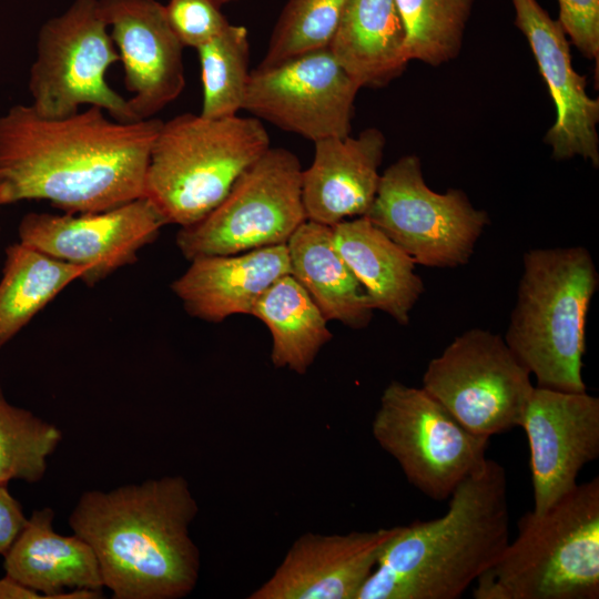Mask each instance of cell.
I'll list each match as a JSON object with an SVG mask.
<instances>
[{
  "label": "cell",
  "instance_id": "836d02e7",
  "mask_svg": "<svg viewBox=\"0 0 599 599\" xmlns=\"http://www.w3.org/2000/svg\"><path fill=\"white\" fill-rule=\"evenodd\" d=\"M231 1H235V0H215V2L220 6L224 4V3H227V2H231Z\"/></svg>",
  "mask_w": 599,
  "mask_h": 599
},
{
  "label": "cell",
  "instance_id": "30bf717a",
  "mask_svg": "<svg viewBox=\"0 0 599 599\" xmlns=\"http://www.w3.org/2000/svg\"><path fill=\"white\" fill-rule=\"evenodd\" d=\"M367 217L416 264L457 267L468 263L489 223L463 190H432L424 180L420 159L404 155L382 174Z\"/></svg>",
  "mask_w": 599,
  "mask_h": 599
},
{
  "label": "cell",
  "instance_id": "7c38bea8",
  "mask_svg": "<svg viewBox=\"0 0 599 599\" xmlns=\"http://www.w3.org/2000/svg\"><path fill=\"white\" fill-rule=\"evenodd\" d=\"M361 88L328 47L251 71L243 110L307 140L351 134Z\"/></svg>",
  "mask_w": 599,
  "mask_h": 599
},
{
  "label": "cell",
  "instance_id": "d6a6232c",
  "mask_svg": "<svg viewBox=\"0 0 599 599\" xmlns=\"http://www.w3.org/2000/svg\"><path fill=\"white\" fill-rule=\"evenodd\" d=\"M0 599H43V596L6 575L0 578Z\"/></svg>",
  "mask_w": 599,
  "mask_h": 599
},
{
  "label": "cell",
  "instance_id": "484cf974",
  "mask_svg": "<svg viewBox=\"0 0 599 599\" xmlns=\"http://www.w3.org/2000/svg\"><path fill=\"white\" fill-rule=\"evenodd\" d=\"M405 32L404 58L433 67L458 57L474 0H395Z\"/></svg>",
  "mask_w": 599,
  "mask_h": 599
},
{
  "label": "cell",
  "instance_id": "4fadbf2b",
  "mask_svg": "<svg viewBox=\"0 0 599 599\" xmlns=\"http://www.w3.org/2000/svg\"><path fill=\"white\" fill-rule=\"evenodd\" d=\"M166 225L154 206L140 197L116 207L90 213L26 214L19 242L57 260L87 268L89 286L138 261Z\"/></svg>",
  "mask_w": 599,
  "mask_h": 599
},
{
  "label": "cell",
  "instance_id": "f1b7e54d",
  "mask_svg": "<svg viewBox=\"0 0 599 599\" xmlns=\"http://www.w3.org/2000/svg\"><path fill=\"white\" fill-rule=\"evenodd\" d=\"M347 0H288L270 37L258 67L326 48L336 31Z\"/></svg>",
  "mask_w": 599,
  "mask_h": 599
},
{
  "label": "cell",
  "instance_id": "2e32d148",
  "mask_svg": "<svg viewBox=\"0 0 599 599\" xmlns=\"http://www.w3.org/2000/svg\"><path fill=\"white\" fill-rule=\"evenodd\" d=\"M515 26L527 39L556 108L545 135L551 156H576L599 166V100L587 92V79L572 65L570 41L558 20L537 0H511Z\"/></svg>",
  "mask_w": 599,
  "mask_h": 599
},
{
  "label": "cell",
  "instance_id": "5bb4252c",
  "mask_svg": "<svg viewBox=\"0 0 599 599\" xmlns=\"http://www.w3.org/2000/svg\"><path fill=\"white\" fill-rule=\"evenodd\" d=\"M520 427L529 446L534 507L540 514L578 485L599 456V398L534 387Z\"/></svg>",
  "mask_w": 599,
  "mask_h": 599
},
{
  "label": "cell",
  "instance_id": "ffe728a7",
  "mask_svg": "<svg viewBox=\"0 0 599 599\" xmlns=\"http://www.w3.org/2000/svg\"><path fill=\"white\" fill-rule=\"evenodd\" d=\"M54 511L34 510L3 555L6 575L43 596L58 599L68 589L101 590L99 562L90 545L75 534L53 529Z\"/></svg>",
  "mask_w": 599,
  "mask_h": 599
},
{
  "label": "cell",
  "instance_id": "3957f363",
  "mask_svg": "<svg viewBox=\"0 0 599 599\" xmlns=\"http://www.w3.org/2000/svg\"><path fill=\"white\" fill-rule=\"evenodd\" d=\"M441 517L400 526L356 599H457L509 542L506 469L487 458Z\"/></svg>",
  "mask_w": 599,
  "mask_h": 599
},
{
  "label": "cell",
  "instance_id": "1f68e13d",
  "mask_svg": "<svg viewBox=\"0 0 599 599\" xmlns=\"http://www.w3.org/2000/svg\"><path fill=\"white\" fill-rule=\"evenodd\" d=\"M28 518L20 502L0 484V555L11 547Z\"/></svg>",
  "mask_w": 599,
  "mask_h": 599
},
{
  "label": "cell",
  "instance_id": "f546056e",
  "mask_svg": "<svg viewBox=\"0 0 599 599\" xmlns=\"http://www.w3.org/2000/svg\"><path fill=\"white\" fill-rule=\"evenodd\" d=\"M164 11L171 29L183 47L195 50L230 23L215 0H169Z\"/></svg>",
  "mask_w": 599,
  "mask_h": 599
},
{
  "label": "cell",
  "instance_id": "d4e9b609",
  "mask_svg": "<svg viewBox=\"0 0 599 599\" xmlns=\"http://www.w3.org/2000/svg\"><path fill=\"white\" fill-rule=\"evenodd\" d=\"M87 268L20 242L4 250L0 280V351Z\"/></svg>",
  "mask_w": 599,
  "mask_h": 599
},
{
  "label": "cell",
  "instance_id": "44dd1931",
  "mask_svg": "<svg viewBox=\"0 0 599 599\" xmlns=\"http://www.w3.org/2000/svg\"><path fill=\"white\" fill-rule=\"evenodd\" d=\"M335 246L363 287L374 309L405 326L424 293L415 261L367 217L333 226Z\"/></svg>",
  "mask_w": 599,
  "mask_h": 599
},
{
  "label": "cell",
  "instance_id": "277c9868",
  "mask_svg": "<svg viewBox=\"0 0 599 599\" xmlns=\"http://www.w3.org/2000/svg\"><path fill=\"white\" fill-rule=\"evenodd\" d=\"M599 275L583 246L531 248L504 339L538 387L586 392V322Z\"/></svg>",
  "mask_w": 599,
  "mask_h": 599
},
{
  "label": "cell",
  "instance_id": "9a60e30c",
  "mask_svg": "<svg viewBox=\"0 0 599 599\" xmlns=\"http://www.w3.org/2000/svg\"><path fill=\"white\" fill-rule=\"evenodd\" d=\"M120 61L128 105L136 121L154 118L185 87L183 44L158 0H99Z\"/></svg>",
  "mask_w": 599,
  "mask_h": 599
},
{
  "label": "cell",
  "instance_id": "9c48e42d",
  "mask_svg": "<svg viewBox=\"0 0 599 599\" xmlns=\"http://www.w3.org/2000/svg\"><path fill=\"white\" fill-rule=\"evenodd\" d=\"M302 172L293 152L271 146L207 215L179 230L177 248L191 261L286 244L307 220Z\"/></svg>",
  "mask_w": 599,
  "mask_h": 599
},
{
  "label": "cell",
  "instance_id": "8fae6325",
  "mask_svg": "<svg viewBox=\"0 0 599 599\" xmlns=\"http://www.w3.org/2000/svg\"><path fill=\"white\" fill-rule=\"evenodd\" d=\"M530 376L500 334L476 327L429 361L422 387L470 432L490 438L520 427Z\"/></svg>",
  "mask_w": 599,
  "mask_h": 599
},
{
  "label": "cell",
  "instance_id": "ba28073f",
  "mask_svg": "<svg viewBox=\"0 0 599 599\" xmlns=\"http://www.w3.org/2000/svg\"><path fill=\"white\" fill-rule=\"evenodd\" d=\"M372 434L407 481L433 500L448 499L488 458L489 437L470 432L423 387L397 380L380 396Z\"/></svg>",
  "mask_w": 599,
  "mask_h": 599
},
{
  "label": "cell",
  "instance_id": "7a4b0ae2",
  "mask_svg": "<svg viewBox=\"0 0 599 599\" xmlns=\"http://www.w3.org/2000/svg\"><path fill=\"white\" fill-rule=\"evenodd\" d=\"M197 511L186 479L164 476L84 491L69 525L92 548L113 599H179L199 579L189 530Z\"/></svg>",
  "mask_w": 599,
  "mask_h": 599
},
{
  "label": "cell",
  "instance_id": "7402d4cb",
  "mask_svg": "<svg viewBox=\"0 0 599 599\" xmlns=\"http://www.w3.org/2000/svg\"><path fill=\"white\" fill-rule=\"evenodd\" d=\"M405 32L395 0H347L329 50L362 88H380L407 65Z\"/></svg>",
  "mask_w": 599,
  "mask_h": 599
},
{
  "label": "cell",
  "instance_id": "d6986e66",
  "mask_svg": "<svg viewBox=\"0 0 599 599\" xmlns=\"http://www.w3.org/2000/svg\"><path fill=\"white\" fill-rule=\"evenodd\" d=\"M190 262L189 268L172 282L171 290L190 316L210 323L236 314L251 315L258 298L290 274L286 244Z\"/></svg>",
  "mask_w": 599,
  "mask_h": 599
},
{
  "label": "cell",
  "instance_id": "8992f818",
  "mask_svg": "<svg viewBox=\"0 0 599 599\" xmlns=\"http://www.w3.org/2000/svg\"><path fill=\"white\" fill-rule=\"evenodd\" d=\"M270 148L268 133L254 116L179 114L162 121L153 141L143 197L166 224L192 225Z\"/></svg>",
  "mask_w": 599,
  "mask_h": 599
},
{
  "label": "cell",
  "instance_id": "5b68a950",
  "mask_svg": "<svg viewBox=\"0 0 599 599\" xmlns=\"http://www.w3.org/2000/svg\"><path fill=\"white\" fill-rule=\"evenodd\" d=\"M517 537L474 583L475 599H598L599 477L547 510L524 514Z\"/></svg>",
  "mask_w": 599,
  "mask_h": 599
},
{
  "label": "cell",
  "instance_id": "4316f807",
  "mask_svg": "<svg viewBox=\"0 0 599 599\" xmlns=\"http://www.w3.org/2000/svg\"><path fill=\"white\" fill-rule=\"evenodd\" d=\"M196 51L203 89L200 114L210 119L236 115L243 110L251 73L247 29L229 23Z\"/></svg>",
  "mask_w": 599,
  "mask_h": 599
},
{
  "label": "cell",
  "instance_id": "ac0fdd59",
  "mask_svg": "<svg viewBox=\"0 0 599 599\" xmlns=\"http://www.w3.org/2000/svg\"><path fill=\"white\" fill-rule=\"evenodd\" d=\"M385 145L376 128L314 142L313 162L302 172L306 219L333 227L365 216L377 193Z\"/></svg>",
  "mask_w": 599,
  "mask_h": 599
},
{
  "label": "cell",
  "instance_id": "4dcf8cb0",
  "mask_svg": "<svg viewBox=\"0 0 599 599\" xmlns=\"http://www.w3.org/2000/svg\"><path fill=\"white\" fill-rule=\"evenodd\" d=\"M558 21L569 41L589 60H599V0H558Z\"/></svg>",
  "mask_w": 599,
  "mask_h": 599
},
{
  "label": "cell",
  "instance_id": "83f0119b",
  "mask_svg": "<svg viewBox=\"0 0 599 599\" xmlns=\"http://www.w3.org/2000/svg\"><path fill=\"white\" fill-rule=\"evenodd\" d=\"M61 440L58 426L10 404L0 385V484L40 481Z\"/></svg>",
  "mask_w": 599,
  "mask_h": 599
},
{
  "label": "cell",
  "instance_id": "52a82bcc",
  "mask_svg": "<svg viewBox=\"0 0 599 599\" xmlns=\"http://www.w3.org/2000/svg\"><path fill=\"white\" fill-rule=\"evenodd\" d=\"M118 61L99 0H74L38 32L28 81L31 106L47 118L70 115L82 105L98 106L114 120L136 121L128 99L105 79Z\"/></svg>",
  "mask_w": 599,
  "mask_h": 599
},
{
  "label": "cell",
  "instance_id": "6da1fadb",
  "mask_svg": "<svg viewBox=\"0 0 599 599\" xmlns=\"http://www.w3.org/2000/svg\"><path fill=\"white\" fill-rule=\"evenodd\" d=\"M161 124L118 121L98 106L61 118L11 106L0 115V207L38 200L75 214L143 197Z\"/></svg>",
  "mask_w": 599,
  "mask_h": 599
},
{
  "label": "cell",
  "instance_id": "e0dca14e",
  "mask_svg": "<svg viewBox=\"0 0 599 599\" xmlns=\"http://www.w3.org/2000/svg\"><path fill=\"white\" fill-rule=\"evenodd\" d=\"M399 527L335 535L305 532L248 599H356Z\"/></svg>",
  "mask_w": 599,
  "mask_h": 599
},
{
  "label": "cell",
  "instance_id": "cb8c5ba5",
  "mask_svg": "<svg viewBox=\"0 0 599 599\" xmlns=\"http://www.w3.org/2000/svg\"><path fill=\"white\" fill-rule=\"evenodd\" d=\"M272 337L271 361L277 368L305 374L332 338L327 319L291 275L277 280L256 302L252 314Z\"/></svg>",
  "mask_w": 599,
  "mask_h": 599
},
{
  "label": "cell",
  "instance_id": "603a6c76",
  "mask_svg": "<svg viewBox=\"0 0 599 599\" xmlns=\"http://www.w3.org/2000/svg\"><path fill=\"white\" fill-rule=\"evenodd\" d=\"M290 274L306 290L325 318L364 328L374 308L338 253L333 227L306 220L288 238Z\"/></svg>",
  "mask_w": 599,
  "mask_h": 599
}]
</instances>
